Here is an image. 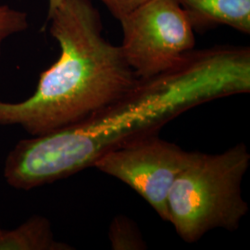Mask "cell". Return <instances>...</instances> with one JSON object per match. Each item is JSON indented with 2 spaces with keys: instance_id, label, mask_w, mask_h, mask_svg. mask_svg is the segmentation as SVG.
Here are the masks:
<instances>
[{
  "instance_id": "1",
  "label": "cell",
  "mask_w": 250,
  "mask_h": 250,
  "mask_svg": "<svg viewBox=\"0 0 250 250\" xmlns=\"http://www.w3.org/2000/svg\"><path fill=\"white\" fill-rule=\"evenodd\" d=\"M250 91V48L192 49L170 69L138 78L125 96L77 124L19 141L3 175L9 187L31 190L93 167L107 152L159 130L190 108Z\"/></svg>"
},
{
  "instance_id": "2",
  "label": "cell",
  "mask_w": 250,
  "mask_h": 250,
  "mask_svg": "<svg viewBox=\"0 0 250 250\" xmlns=\"http://www.w3.org/2000/svg\"><path fill=\"white\" fill-rule=\"evenodd\" d=\"M58 61L41 73L35 93L21 102L0 99V125H17L32 136L77 124L122 98L138 80L120 45L103 35L91 0H62L48 11Z\"/></svg>"
},
{
  "instance_id": "3",
  "label": "cell",
  "mask_w": 250,
  "mask_h": 250,
  "mask_svg": "<svg viewBox=\"0 0 250 250\" xmlns=\"http://www.w3.org/2000/svg\"><path fill=\"white\" fill-rule=\"evenodd\" d=\"M245 144L221 154L191 152L168 197V222L187 243L211 230L234 231L249 211L242 182L250 167Z\"/></svg>"
},
{
  "instance_id": "4",
  "label": "cell",
  "mask_w": 250,
  "mask_h": 250,
  "mask_svg": "<svg viewBox=\"0 0 250 250\" xmlns=\"http://www.w3.org/2000/svg\"><path fill=\"white\" fill-rule=\"evenodd\" d=\"M119 21L120 46L138 78L170 69L196 45L193 27L175 0H149Z\"/></svg>"
},
{
  "instance_id": "5",
  "label": "cell",
  "mask_w": 250,
  "mask_h": 250,
  "mask_svg": "<svg viewBox=\"0 0 250 250\" xmlns=\"http://www.w3.org/2000/svg\"><path fill=\"white\" fill-rule=\"evenodd\" d=\"M190 155L154 134L107 152L93 167L124 182L168 222L170 188Z\"/></svg>"
},
{
  "instance_id": "6",
  "label": "cell",
  "mask_w": 250,
  "mask_h": 250,
  "mask_svg": "<svg viewBox=\"0 0 250 250\" xmlns=\"http://www.w3.org/2000/svg\"><path fill=\"white\" fill-rule=\"evenodd\" d=\"M197 34L228 26L250 34V0H175Z\"/></svg>"
},
{
  "instance_id": "7",
  "label": "cell",
  "mask_w": 250,
  "mask_h": 250,
  "mask_svg": "<svg viewBox=\"0 0 250 250\" xmlns=\"http://www.w3.org/2000/svg\"><path fill=\"white\" fill-rule=\"evenodd\" d=\"M58 241L47 218L35 215L12 230L0 228V250H72Z\"/></svg>"
},
{
  "instance_id": "8",
  "label": "cell",
  "mask_w": 250,
  "mask_h": 250,
  "mask_svg": "<svg viewBox=\"0 0 250 250\" xmlns=\"http://www.w3.org/2000/svg\"><path fill=\"white\" fill-rule=\"evenodd\" d=\"M108 237L114 250H143L146 243L138 226L129 217L116 216L109 226Z\"/></svg>"
},
{
  "instance_id": "9",
  "label": "cell",
  "mask_w": 250,
  "mask_h": 250,
  "mask_svg": "<svg viewBox=\"0 0 250 250\" xmlns=\"http://www.w3.org/2000/svg\"><path fill=\"white\" fill-rule=\"evenodd\" d=\"M27 14L6 4H0V56L4 42L28 28Z\"/></svg>"
},
{
  "instance_id": "10",
  "label": "cell",
  "mask_w": 250,
  "mask_h": 250,
  "mask_svg": "<svg viewBox=\"0 0 250 250\" xmlns=\"http://www.w3.org/2000/svg\"><path fill=\"white\" fill-rule=\"evenodd\" d=\"M110 14L120 21L149 0H100Z\"/></svg>"
},
{
  "instance_id": "11",
  "label": "cell",
  "mask_w": 250,
  "mask_h": 250,
  "mask_svg": "<svg viewBox=\"0 0 250 250\" xmlns=\"http://www.w3.org/2000/svg\"><path fill=\"white\" fill-rule=\"evenodd\" d=\"M62 2V0H48L49 3V8H48V11L53 10L60 3Z\"/></svg>"
},
{
  "instance_id": "12",
  "label": "cell",
  "mask_w": 250,
  "mask_h": 250,
  "mask_svg": "<svg viewBox=\"0 0 250 250\" xmlns=\"http://www.w3.org/2000/svg\"><path fill=\"white\" fill-rule=\"evenodd\" d=\"M0 228H1V226H0Z\"/></svg>"
}]
</instances>
